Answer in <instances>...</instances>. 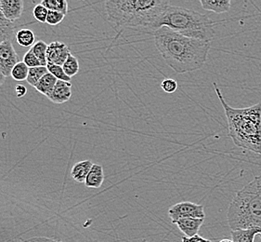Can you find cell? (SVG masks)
Here are the masks:
<instances>
[{
    "mask_svg": "<svg viewBox=\"0 0 261 242\" xmlns=\"http://www.w3.org/2000/svg\"><path fill=\"white\" fill-rule=\"evenodd\" d=\"M29 74V67L23 62H19L11 71V77L16 81L27 80Z\"/></svg>",
    "mask_w": 261,
    "mask_h": 242,
    "instance_id": "21",
    "label": "cell"
},
{
    "mask_svg": "<svg viewBox=\"0 0 261 242\" xmlns=\"http://www.w3.org/2000/svg\"><path fill=\"white\" fill-rule=\"evenodd\" d=\"M105 181V172L101 165L93 164L89 172L87 179L85 181V185L89 188H99Z\"/></svg>",
    "mask_w": 261,
    "mask_h": 242,
    "instance_id": "12",
    "label": "cell"
},
{
    "mask_svg": "<svg viewBox=\"0 0 261 242\" xmlns=\"http://www.w3.org/2000/svg\"><path fill=\"white\" fill-rule=\"evenodd\" d=\"M19 63V57L11 40H7L0 44V71L3 75L10 77L11 71L17 63Z\"/></svg>",
    "mask_w": 261,
    "mask_h": 242,
    "instance_id": "7",
    "label": "cell"
},
{
    "mask_svg": "<svg viewBox=\"0 0 261 242\" xmlns=\"http://www.w3.org/2000/svg\"><path fill=\"white\" fill-rule=\"evenodd\" d=\"M153 37L163 59L178 74L199 70L206 62L210 41L184 37L166 27L153 32Z\"/></svg>",
    "mask_w": 261,
    "mask_h": 242,
    "instance_id": "1",
    "label": "cell"
},
{
    "mask_svg": "<svg viewBox=\"0 0 261 242\" xmlns=\"http://www.w3.org/2000/svg\"><path fill=\"white\" fill-rule=\"evenodd\" d=\"M0 5L6 20L11 22L20 19L23 12V1L21 0H0Z\"/></svg>",
    "mask_w": 261,
    "mask_h": 242,
    "instance_id": "9",
    "label": "cell"
},
{
    "mask_svg": "<svg viewBox=\"0 0 261 242\" xmlns=\"http://www.w3.org/2000/svg\"><path fill=\"white\" fill-rule=\"evenodd\" d=\"M72 97V83L58 80L53 92L47 97L54 104L63 105L67 103Z\"/></svg>",
    "mask_w": 261,
    "mask_h": 242,
    "instance_id": "10",
    "label": "cell"
},
{
    "mask_svg": "<svg viewBox=\"0 0 261 242\" xmlns=\"http://www.w3.org/2000/svg\"><path fill=\"white\" fill-rule=\"evenodd\" d=\"M47 73H48V71H47V66H37L34 68H29V74H28L27 81L28 82V84L36 88L37 83Z\"/></svg>",
    "mask_w": 261,
    "mask_h": 242,
    "instance_id": "19",
    "label": "cell"
},
{
    "mask_svg": "<svg viewBox=\"0 0 261 242\" xmlns=\"http://www.w3.org/2000/svg\"><path fill=\"white\" fill-rule=\"evenodd\" d=\"M216 94L224 109L229 135L238 148L261 155V103L246 108H233L225 101L218 85Z\"/></svg>",
    "mask_w": 261,
    "mask_h": 242,
    "instance_id": "3",
    "label": "cell"
},
{
    "mask_svg": "<svg viewBox=\"0 0 261 242\" xmlns=\"http://www.w3.org/2000/svg\"><path fill=\"white\" fill-rule=\"evenodd\" d=\"M65 15L61 13V12H57V11H48L47 17V25L49 26H58L60 25L62 21H63Z\"/></svg>",
    "mask_w": 261,
    "mask_h": 242,
    "instance_id": "26",
    "label": "cell"
},
{
    "mask_svg": "<svg viewBox=\"0 0 261 242\" xmlns=\"http://www.w3.org/2000/svg\"><path fill=\"white\" fill-rule=\"evenodd\" d=\"M71 54V51L66 44L60 41H54L47 46V63L63 66Z\"/></svg>",
    "mask_w": 261,
    "mask_h": 242,
    "instance_id": "8",
    "label": "cell"
},
{
    "mask_svg": "<svg viewBox=\"0 0 261 242\" xmlns=\"http://www.w3.org/2000/svg\"><path fill=\"white\" fill-rule=\"evenodd\" d=\"M47 71L49 74L54 76L58 80L61 81H66V82H71V78H69L67 75L65 74L63 66L56 65V64H51V63H47Z\"/></svg>",
    "mask_w": 261,
    "mask_h": 242,
    "instance_id": "23",
    "label": "cell"
},
{
    "mask_svg": "<svg viewBox=\"0 0 261 242\" xmlns=\"http://www.w3.org/2000/svg\"><path fill=\"white\" fill-rule=\"evenodd\" d=\"M220 242H233L231 239H228V238H224V239H222V240H220Z\"/></svg>",
    "mask_w": 261,
    "mask_h": 242,
    "instance_id": "33",
    "label": "cell"
},
{
    "mask_svg": "<svg viewBox=\"0 0 261 242\" xmlns=\"http://www.w3.org/2000/svg\"><path fill=\"white\" fill-rule=\"evenodd\" d=\"M47 46L46 43L39 40L35 43V45L31 47L32 52L37 56L38 61L41 63L42 66H47Z\"/></svg>",
    "mask_w": 261,
    "mask_h": 242,
    "instance_id": "20",
    "label": "cell"
},
{
    "mask_svg": "<svg viewBox=\"0 0 261 242\" xmlns=\"http://www.w3.org/2000/svg\"><path fill=\"white\" fill-rule=\"evenodd\" d=\"M200 4L205 11L220 14L230 11L231 2L230 0H201Z\"/></svg>",
    "mask_w": 261,
    "mask_h": 242,
    "instance_id": "15",
    "label": "cell"
},
{
    "mask_svg": "<svg viewBox=\"0 0 261 242\" xmlns=\"http://www.w3.org/2000/svg\"><path fill=\"white\" fill-rule=\"evenodd\" d=\"M181 238H182V242H212L209 239H206V238L199 236V235H196V236L192 237H182Z\"/></svg>",
    "mask_w": 261,
    "mask_h": 242,
    "instance_id": "28",
    "label": "cell"
},
{
    "mask_svg": "<svg viewBox=\"0 0 261 242\" xmlns=\"http://www.w3.org/2000/svg\"><path fill=\"white\" fill-rule=\"evenodd\" d=\"M6 77L3 75V73L0 71V86H2V85L4 84V82H5Z\"/></svg>",
    "mask_w": 261,
    "mask_h": 242,
    "instance_id": "31",
    "label": "cell"
},
{
    "mask_svg": "<svg viewBox=\"0 0 261 242\" xmlns=\"http://www.w3.org/2000/svg\"><path fill=\"white\" fill-rule=\"evenodd\" d=\"M16 41L21 47H32L36 43V36L30 29L23 28L16 33Z\"/></svg>",
    "mask_w": 261,
    "mask_h": 242,
    "instance_id": "17",
    "label": "cell"
},
{
    "mask_svg": "<svg viewBox=\"0 0 261 242\" xmlns=\"http://www.w3.org/2000/svg\"><path fill=\"white\" fill-rule=\"evenodd\" d=\"M14 90H15L16 96L18 98L23 97L24 95L27 94V88L24 86H22V85H17V86H15Z\"/></svg>",
    "mask_w": 261,
    "mask_h": 242,
    "instance_id": "30",
    "label": "cell"
},
{
    "mask_svg": "<svg viewBox=\"0 0 261 242\" xmlns=\"http://www.w3.org/2000/svg\"><path fill=\"white\" fill-rule=\"evenodd\" d=\"M5 17L3 15V12H2V10H1V5H0V20L1 19H4Z\"/></svg>",
    "mask_w": 261,
    "mask_h": 242,
    "instance_id": "32",
    "label": "cell"
},
{
    "mask_svg": "<svg viewBox=\"0 0 261 242\" xmlns=\"http://www.w3.org/2000/svg\"><path fill=\"white\" fill-rule=\"evenodd\" d=\"M231 240L233 242H255V237L261 235V228H247V229H237L231 230Z\"/></svg>",
    "mask_w": 261,
    "mask_h": 242,
    "instance_id": "14",
    "label": "cell"
},
{
    "mask_svg": "<svg viewBox=\"0 0 261 242\" xmlns=\"http://www.w3.org/2000/svg\"><path fill=\"white\" fill-rule=\"evenodd\" d=\"M93 163L90 160H83L74 164L71 170V176L75 182L85 184L87 176L89 175L90 170L92 168Z\"/></svg>",
    "mask_w": 261,
    "mask_h": 242,
    "instance_id": "13",
    "label": "cell"
},
{
    "mask_svg": "<svg viewBox=\"0 0 261 242\" xmlns=\"http://www.w3.org/2000/svg\"><path fill=\"white\" fill-rule=\"evenodd\" d=\"M58 79L49 73L45 75L41 80L36 86V90L46 97H48L53 92L54 87L57 84Z\"/></svg>",
    "mask_w": 261,
    "mask_h": 242,
    "instance_id": "16",
    "label": "cell"
},
{
    "mask_svg": "<svg viewBox=\"0 0 261 242\" xmlns=\"http://www.w3.org/2000/svg\"><path fill=\"white\" fill-rule=\"evenodd\" d=\"M161 88L167 93H174L176 90H178V83L175 79H164L161 83Z\"/></svg>",
    "mask_w": 261,
    "mask_h": 242,
    "instance_id": "27",
    "label": "cell"
},
{
    "mask_svg": "<svg viewBox=\"0 0 261 242\" xmlns=\"http://www.w3.org/2000/svg\"><path fill=\"white\" fill-rule=\"evenodd\" d=\"M204 219L198 218H184L178 220L177 225L178 229L182 232L185 237H192L198 235V231L204 224Z\"/></svg>",
    "mask_w": 261,
    "mask_h": 242,
    "instance_id": "11",
    "label": "cell"
},
{
    "mask_svg": "<svg viewBox=\"0 0 261 242\" xmlns=\"http://www.w3.org/2000/svg\"><path fill=\"white\" fill-rule=\"evenodd\" d=\"M22 242H62L53 239V238H49V237H32V238H28L27 240H24Z\"/></svg>",
    "mask_w": 261,
    "mask_h": 242,
    "instance_id": "29",
    "label": "cell"
},
{
    "mask_svg": "<svg viewBox=\"0 0 261 242\" xmlns=\"http://www.w3.org/2000/svg\"><path fill=\"white\" fill-rule=\"evenodd\" d=\"M63 70L65 72V74L68 76L69 78H73L75 75H77L80 69L79 60L76 57H74L73 55H70L68 59L66 60V62L63 65Z\"/></svg>",
    "mask_w": 261,
    "mask_h": 242,
    "instance_id": "22",
    "label": "cell"
},
{
    "mask_svg": "<svg viewBox=\"0 0 261 242\" xmlns=\"http://www.w3.org/2000/svg\"><path fill=\"white\" fill-rule=\"evenodd\" d=\"M170 5L166 0L106 1L107 18L115 28H139L155 31L160 16Z\"/></svg>",
    "mask_w": 261,
    "mask_h": 242,
    "instance_id": "2",
    "label": "cell"
},
{
    "mask_svg": "<svg viewBox=\"0 0 261 242\" xmlns=\"http://www.w3.org/2000/svg\"><path fill=\"white\" fill-rule=\"evenodd\" d=\"M214 25L208 16L201 12L169 5L157 21L155 31L166 27L184 37L211 41L215 36Z\"/></svg>",
    "mask_w": 261,
    "mask_h": 242,
    "instance_id": "4",
    "label": "cell"
},
{
    "mask_svg": "<svg viewBox=\"0 0 261 242\" xmlns=\"http://www.w3.org/2000/svg\"><path fill=\"white\" fill-rule=\"evenodd\" d=\"M47 13H48V10L42 5L41 3L35 6L34 11H33V15L35 17V19L39 22L47 21Z\"/></svg>",
    "mask_w": 261,
    "mask_h": 242,
    "instance_id": "24",
    "label": "cell"
},
{
    "mask_svg": "<svg viewBox=\"0 0 261 242\" xmlns=\"http://www.w3.org/2000/svg\"><path fill=\"white\" fill-rule=\"evenodd\" d=\"M22 62L25 63L29 68H34V67H37V66H42L41 63L38 61L37 56L32 52L31 49L25 53Z\"/></svg>",
    "mask_w": 261,
    "mask_h": 242,
    "instance_id": "25",
    "label": "cell"
},
{
    "mask_svg": "<svg viewBox=\"0 0 261 242\" xmlns=\"http://www.w3.org/2000/svg\"><path fill=\"white\" fill-rule=\"evenodd\" d=\"M41 4L48 11L61 12L64 15L68 12V2L66 0H43Z\"/></svg>",
    "mask_w": 261,
    "mask_h": 242,
    "instance_id": "18",
    "label": "cell"
},
{
    "mask_svg": "<svg viewBox=\"0 0 261 242\" xmlns=\"http://www.w3.org/2000/svg\"><path fill=\"white\" fill-rule=\"evenodd\" d=\"M227 220L231 230L261 228V175L236 193L229 206ZM259 237L261 242V235Z\"/></svg>",
    "mask_w": 261,
    "mask_h": 242,
    "instance_id": "5",
    "label": "cell"
},
{
    "mask_svg": "<svg viewBox=\"0 0 261 242\" xmlns=\"http://www.w3.org/2000/svg\"><path fill=\"white\" fill-rule=\"evenodd\" d=\"M168 215L171 219L172 224H176L178 220H181L184 218L204 219L205 213L204 206L199 205L190 201H183L171 206L168 210Z\"/></svg>",
    "mask_w": 261,
    "mask_h": 242,
    "instance_id": "6",
    "label": "cell"
}]
</instances>
